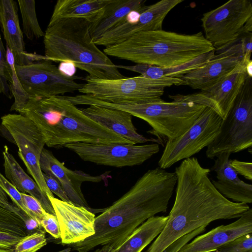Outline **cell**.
Returning a JSON list of instances; mask_svg holds the SVG:
<instances>
[{"mask_svg": "<svg viewBox=\"0 0 252 252\" xmlns=\"http://www.w3.org/2000/svg\"><path fill=\"white\" fill-rule=\"evenodd\" d=\"M210 171L197 160L183 161L176 167L174 203L163 229L145 252H163L196 229L217 220L239 218L250 208L222 195L210 180Z\"/></svg>", "mask_w": 252, "mask_h": 252, "instance_id": "1", "label": "cell"}, {"mask_svg": "<svg viewBox=\"0 0 252 252\" xmlns=\"http://www.w3.org/2000/svg\"><path fill=\"white\" fill-rule=\"evenodd\" d=\"M177 184L175 172L158 167L148 170L130 189L95 218V233L71 244L78 252H88L98 246L118 248L148 219L166 212Z\"/></svg>", "mask_w": 252, "mask_h": 252, "instance_id": "2", "label": "cell"}, {"mask_svg": "<svg viewBox=\"0 0 252 252\" xmlns=\"http://www.w3.org/2000/svg\"><path fill=\"white\" fill-rule=\"evenodd\" d=\"M21 114L34 123L48 147L76 142L133 144L90 119L64 95L30 97Z\"/></svg>", "mask_w": 252, "mask_h": 252, "instance_id": "3", "label": "cell"}, {"mask_svg": "<svg viewBox=\"0 0 252 252\" xmlns=\"http://www.w3.org/2000/svg\"><path fill=\"white\" fill-rule=\"evenodd\" d=\"M214 50L201 32L185 34L161 30L135 33L121 43L105 48L103 52L136 64L169 67Z\"/></svg>", "mask_w": 252, "mask_h": 252, "instance_id": "4", "label": "cell"}, {"mask_svg": "<svg viewBox=\"0 0 252 252\" xmlns=\"http://www.w3.org/2000/svg\"><path fill=\"white\" fill-rule=\"evenodd\" d=\"M90 25V22L81 18L62 19L49 23L43 36L46 60L71 62L92 78H125L108 56L92 41Z\"/></svg>", "mask_w": 252, "mask_h": 252, "instance_id": "5", "label": "cell"}, {"mask_svg": "<svg viewBox=\"0 0 252 252\" xmlns=\"http://www.w3.org/2000/svg\"><path fill=\"white\" fill-rule=\"evenodd\" d=\"M88 103L126 111L146 121L157 134L168 140L184 134L206 107L191 101L166 102L161 98L141 103L117 104L91 97Z\"/></svg>", "mask_w": 252, "mask_h": 252, "instance_id": "6", "label": "cell"}, {"mask_svg": "<svg viewBox=\"0 0 252 252\" xmlns=\"http://www.w3.org/2000/svg\"><path fill=\"white\" fill-rule=\"evenodd\" d=\"M79 90L81 94L117 104L141 103L161 98L165 88L184 85L180 77L151 79L142 75L118 79H100L87 76Z\"/></svg>", "mask_w": 252, "mask_h": 252, "instance_id": "7", "label": "cell"}, {"mask_svg": "<svg viewBox=\"0 0 252 252\" xmlns=\"http://www.w3.org/2000/svg\"><path fill=\"white\" fill-rule=\"evenodd\" d=\"M252 145V79L245 82L226 117L222 120L220 131L207 147L206 157L214 159L223 153L241 152Z\"/></svg>", "mask_w": 252, "mask_h": 252, "instance_id": "8", "label": "cell"}, {"mask_svg": "<svg viewBox=\"0 0 252 252\" xmlns=\"http://www.w3.org/2000/svg\"><path fill=\"white\" fill-rule=\"evenodd\" d=\"M205 38L218 53L252 32V4L249 0H230L203 14Z\"/></svg>", "mask_w": 252, "mask_h": 252, "instance_id": "9", "label": "cell"}, {"mask_svg": "<svg viewBox=\"0 0 252 252\" xmlns=\"http://www.w3.org/2000/svg\"><path fill=\"white\" fill-rule=\"evenodd\" d=\"M1 121L0 130L18 147L19 157L29 173L47 197L54 196L46 184L40 167V155L45 143L36 125L21 114H8L1 117Z\"/></svg>", "mask_w": 252, "mask_h": 252, "instance_id": "10", "label": "cell"}, {"mask_svg": "<svg viewBox=\"0 0 252 252\" xmlns=\"http://www.w3.org/2000/svg\"><path fill=\"white\" fill-rule=\"evenodd\" d=\"M222 119L206 107L193 125L180 136L168 140L158 162L165 169L179 161L191 157L209 145L220 131Z\"/></svg>", "mask_w": 252, "mask_h": 252, "instance_id": "11", "label": "cell"}, {"mask_svg": "<svg viewBox=\"0 0 252 252\" xmlns=\"http://www.w3.org/2000/svg\"><path fill=\"white\" fill-rule=\"evenodd\" d=\"M21 84L30 97L63 95L79 90L84 84L76 81L79 77L63 74L51 61L42 60L27 65H15Z\"/></svg>", "mask_w": 252, "mask_h": 252, "instance_id": "12", "label": "cell"}, {"mask_svg": "<svg viewBox=\"0 0 252 252\" xmlns=\"http://www.w3.org/2000/svg\"><path fill=\"white\" fill-rule=\"evenodd\" d=\"M82 160L115 167L142 164L159 151L158 144L136 145L121 143L76 142L63 146Z\"/></svg>", "mask_w": 252, "mask_h": 252, "instance_id": "13", "label": "cell"}, {"mask_svg": "<svg viewBox=\"0 0 252 252\" xmlns=\"http://www.w3.org/2000/svg\"><path fill=\"white\" fill-rule=\"evenodd\" d=\"M248 63L243 59L233 72L206 90L189 94H177L168 96L174 101H191L209 107L224 120L248 76L246 71Z\"/></svg>", "mask_w": 252, "mask_h": 252, "instance_id": "14", "label": "cell"}, {"mask_svg": "<svg viewBox=\"0 0 252 252\" xmlns=\"http://www.w3.org/2000/svg\"><path fill=\"white\" fill-rule=\"evenodd\" d=\"M55 213L60 229L62 244L82 242L95 233V215L89 209L48 196Z\"/></svg>", "mask_w": 252, "mask_h": 252, "instance_id": "15", "label": "cell"}, {"mask_svg": "<svg viewBox=\"0 0 252 252\" xmlns=\"http://www.w3.org/2000/svg\"><path fill=\"white\" fill-rule=\"evenodd\" d=\"M183 0H162L146 6L134 24L126 22L118 26L95 40L97 46L108 47L125 40L132 34L145 31L162 30L163 20L168 13Z\"/></svg>", "mask_w": 252, "mask_h": 252, "instance_id": "16", "label": "cell"}, {"mask_svg": "<svg viewBox=\"0 0 252 252\" xmlns=\"http://www.w3.org/2000/svg\"><path fill=\"white\" fill-rule=\"evenodd\" d=\"M39 164L42 172L49 175L61 184L70 201L75 205L84 207L92 212L94 210L88 204L81 190L84 182H99L104 180L108 175L105 173L98 176H92L82 171L71 170L67 168L63 162L58 160L50 151L43 148L41 152Z\"/></svg>", "mask_w": 252, "mask_h": 252, "instance_id": "17", "label": "cell"}, {"mask_svg": "<svg viewBox=\"0 0 252 252\" xmlns=\"http://www.w3.org/2000/svg\"><path fill=\"white\" fill-rule=\"evenodd\" d=\"M252 233V210L250 208L237 220L197 236L178 252H210L239 237Z\"/></svg>", "mask_w": 252, "mask_h": 252, "instance_id": "18", "label": "cell"}, {"mask_svg": "<svg viewBox=\"0 0 252 252\" xmlns=\"http://www.w3.org/2000/svg\"><path fill=\"white\" fill-rule=\"evenodd\" d=\"M243 59L242 55L222 51L202 66L180 78L193 89L206 90L231 74Z\"/></svg>", "mask_w": 252, "mask_h": 252, "instance_id": "19", "label": "cell"}, {"mask_svg": "<svg viewBox=\"0 0 252 252\" xmlns=\"http://www.w3.org/2000/svg\"><path fill=\"white\" fill-rule=\"evenodd\" d=\"M17 2L14 0H0V26L6 45L13 55L15 64L27 65L34 62L47 60L45 56L26 52Z\"/></svg>", "mask_w": 252, "mask_h": 252, "instance_id": "20", "label": "cell"}, {"mask_svg": "<svg viewBox=\"0 0 252 252\" xmlns=\"http://www.w3.org/2000/svg\"><path fill=\"white\" fill-rule=\"evenodd\" d=\"M229 153H223L216 158L211 170L216 172L217 180L212 183L225 197L238 203L252 202V185L240 180L230 165Z\"/></svg>", "mask_w": 252, "mask_h": 252, "instance_id": "21", "label": "cell"}, {"mask_svg": "<svg viewBox=\"0 0 252 252\" xmlns=\"http://www.w3.org/2000/svg\"><path fill=\"white\" fill-rule=\"evenodd\" d=\"M80 109L94 122L133 144L150 141L138 133L133 124L132 116L126 111L94 105Z\"/></svg>", "mask_w": 252, "mask_h": 252, "instance_id": "22", "label": "cell"}, {"mask_svg": "<svg viewBox=\"0 0 252 252\" xmlns=\"http://www.w3.org/2000/svg\"><path fill=\"white\" fill-rule=\"evenodd\" d=\"M2 152L5 178L20 193H28L36 199L45 211L55 215L47 196L40 189L34 180L22 169L6 146ZM56 216V215H55Z\"/></svg>", "mask_w": 252, "mask_h": 252, "instance_id": "23", "label": "cell"}, {"mask_svg": "<svg viewBox=\"0 0 252 252\" xmlns=\"http://www.w3.org/2000/svg\"><path fill=\"white\" fill-rule=\"evenodd\" d=\"M112 0H59L56 2L49 23L66 18L84 19L90 24L103 15Z\"/></svg>", "mask_w": 252, "mask_h": 252, "instance_id": "24", "label": "cell"}, {"mask_svg": "<svg viewBox=\"0 0 252 252\" xmlns=\"http://www.w3.org/2000/svg\"><path fill=\"white\" fill-rule=\"evenodd\" d=\"M145 2L144 0H112L100 19L90 24L89 32L92 41L126 22L131 11L144 9Z\"/></svg>", "mask_w": 252, "mask_h": 252, "instance_id": "25", "label": "cell"}, {"mask_svg": "<svg viewBox=\"0 0 252 252\" xmlns=\"http://www.w3.org/2000/svg\"><path fill=\"white\" fill-rule=\"evenodd\" d=\"M168 216H154L142 223L112 252H141L160 233Z\"/></svg>", "mask_w": 252, "mask_h": 252, "instance_id": "26", "label": "cell"}, {"mask_svg": "<svg viewBox=\"0 0 252 252\" xmlns=\"http://www.w3.org/2000/svg\"><path fill=\"white\" fill-rule=\"evenodd\" d=\"M215 50L203 54L185 64L169 67L136 64L133 65H116L117 67L138 73L145 77L158 79L163 77H180L199 68L215 55Z\"/></svg>", "mask_w": 252, "mask_h": 252, "instance_id": "27", "label": "cell"}, {"mask_svg": "<svg viewBox=\"0 0 252 252\" xmlns=\"http://www.w3.org/2000/svg\"><path fill=\"white\" fill-rule=\"evenodd\" d=\"M6 56L5 75L12 96L14 98V102L11 107L10 111H15L21 114L29 97L24 90L16 73L13 55L6 45Z\"/></svg>", "mask_w": 252, "mask_h": 252, "instance_id": "28", "label": "cell"}, {"mask_svg": "<svg viewBox=\"0 0 252 252\" xmlns=\"http://www.w3.org/2000/svg\"><path fill=\"white\" fill-rule=\"evenodd\" d=\"M23 24V32L30 40L38 39L44 35L37 20L35 1L18 0Z\"/></svg>", "mask_w": 252, "mask_h": 252, "instance_id": "29", "label": "cell"}, {"mask_svg": "<svg viewBox=\"0 0 252 252\" xmlns=\"http://www.w3.org/2000/svg\"><path fill=\"white\" fill-rule=\"evenodd\" d=\"M0 230L24 237L30 234L25 220L0 202Z\"/></svg>", "mask_w": 252, "mask_h": 252, "instance_id": "30", "label": "cell"}, {"mask_svg": "<svg viewBox=\"0 0 252 252\" xmlns=\"http://www.w3.org/2000/svg\"><path fill=\"white\" fill-rule=\"evenodd\" d=\"M47 243L45 232L39 229L22 237L14 247V252H36Z\"/></svg>", "mask_w": 252, "mask_h": 252, "instance_id": "31", "label": "cell"}, {"mask_svg": "<svg viewBox=\"0 0 252 252\" xmlns=\"http://www.w3.org/2000/svg\"><path fill=\"white\" fill-rule=\"evenodd\" d=\"M210 252H252V233L239 237Z\"/></svg>", "mask_w": 252, "mask_h": 252, "instance_id": "32", "label": "cell"}, {"mask_svg": "<svg viewBox=\"0 0 252 252\" xmlns=\"http://www.w3.org/2000/svg\"><path fill=\"white\" fill-rule=\"evenodd\" d=\"M25 206L29 212V217L35 220L41 227L40 221L46 212L39 201L29 194L21 193Z\"/></svg>", "mask_w": 252, "mask_h": 252, "instance_id": "33", "label": "cell"}, {"mask_svg": "<svg viewBox=\"0 0 252 252\" xmlns=\"http://www.w3.org/2000/svg\"><path fill=\"white\" fill-rule=\"evenodd\" d=\"M0 188L9 196L14 205L29 217V212L24 204L21 193L4 177L0 172Z\"/></svg>", "mask_w": 252, "mask_h": 252, "instance_id": "34", "label": "cell"}, {"mask_svg": "<svg viewBox=\"0 0 252 252\" xmlns=\"http://www.w3.org/2000/svg\"><path fill=\"white\" fill-rule=\"evenodd\" d=\"M6 50L4 47L0 34V94H2L11 98L12 95L6 77Z\"/></svg>", "mask_w": 252, "mask_h": 252, "instance_id": "35", "label": "cell"}, {"mask_svg": "<svg viewBox=\"0 0 252 252\" xmlns=\"http://www.w3.org/2000/svg\"><path fill=\"white\" fill-rule=\"evenodd\" d=\"M41 227L55 239L60 238V229L55 215L46 212L40 221Z\"/></svg>", "mask_w": 252, "mask_h": 252, "instance_id": "36", "label": "cell"}, {"mask_svg": "<svg viewBox=\"0 0 252 252\" xmlns=\"http://www.w3.org/2000/svg\"><path fill=\"white\" fill-rule=\"evenodd\" d=\"M205 230L206 227L204 226L196 229L175 241L163 252H178L183 246L192 240L193 238L204 232Z\"/></svg>", "mask_w": 252, "mask_h": 252, "instance_id": "37", "label": "cell"}, {"mask_svg": "<svg viewBox=\"0 0 252 252\" xmlns=\"http://www.w3.org/2000/svg\"><path fill=\"white\" fill-rule=\"evenodd\" d=\"M42 174L47 187L52 193H55L63 201L71 202L58 181L52 176L43 172Z\"/></svg>", "mask_w": 252, "mask_h": 252, "instance_id": "38", "label": "cell"}, {"mask_svg": "<svg viewBox=\"0 0 252 252\" xmlns=\"http://www.w3.org/2000/svg\"><path fill=\"white\" fill-rule=\"evenodd\" d=\"M230 165L238 174L250 181L252 180V163L237 159H230Z\"/></svg>", "mask_w": 252, "mask_h": 252, "instance_id": "39", "label": "cell"}, {"mask_svg": "<svg viewBox=\"0 0 252 252\" xmlns=\"http://www.w3.org/2000/svg\"><path fill=\"white\" fill-rule=\"evenodd\" d=\"M22 237L0 230V248L13 249Z\"/></svg>", "mask_w": 252, "mask_h": 252, "instance_id": "40", "label": "cell"}, {"mask_svg": "<svg viewBox=\"0 0 252 252\" xmlns=\"http://www.w3.org/2000/svg\"><path fill=\"white\" fill-rule=\"evenodd\" d=\"M0 202L8 210L19 215L23 218L28 223L32 219L28 216L22 210L19 209L13 203L9 202L7 195L0 188Z\"/></svg>", "mask_w": 252, "mask_h": 252, "instance_id": "41", "label": "cell"}, {"mask_svg": "<svg viewBox=\"0 0 252 252\" xmlns=\"http://www.w3.org/2000/svg\"><path fill=\"white\" fill-rule=\"evenodd\" d=\"M60 71L68 77H73L76 72V67L71 62H61L58 67Z\"/></svg>", "mask_w": 252, "mask_h": 252, "instance_id": "42", "label": "cell"}, {"mask_svg": "<svg viewBox=\"0 0 252 252\" xmlns=\"http://www.w3.org/2000/svg\"><path fill=\"white\" fill-rule=\"evenodd\" d=\"M113 248L109 245H105L100 249L96 250L94 252H112Z\"/></svg>", "mask_w": 252, "mask_h": 252, "instance_id": "43", "label": "cell"}, {"mask_svg": "<svg viewBox=\"0 0 252 252\" xmlns=\"http://www.w3.org/2000/svg\"><path fill=\"white\" fill-rule=\"evenodd\" d=\"M246 71L248 76L250 77H252V61L250 60L249 62L246 64Z\"/></svg>", "mask_w": 252, "mask_h": 252, "instance_id": "44", "label": "cell"}, {"mask_svg": "<svg viewBox=\"0 0 252 252\" xmlns=\"http://www.w3.org/2000/svg\"><path fill=\"white\" fill-rule=\"evenodd\" d=\"M0 252H14V248L10 249L0 248Z\"/></svg>", "mask_w": 252, "mask_h": 252, "instance_id": "45", "label": "cell"}, {"mask_svg": "<svg viewBox=\"0 0 252 252\" xmlns=\"http://www.w3.org/2000/svg\"><path fill=\"white\" fill-rule=\"evenodd\" d=\"M71 251V248L68 247L62 251L57 252H69Z\"/></svg>", "mask_w": 252, "mask_h": 252, "instance_id": "46", "label": "cell"}]
</instances>
